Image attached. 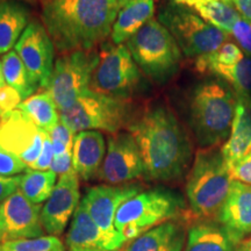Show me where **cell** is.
I'll return each mask as SVG.
<instances>
[{"label":"cell","instance_id":"1","mask_svg":"<svg viewBox=\"0 0 251 251\" xmlns=\"http://www.w3.org/2000/svg\"><path fill=\"white\" fill-rule=\"evenodd\" d=\"M128 130L139 146L146 179L169 183L184 177L192 162L193 146L170 108L152 106L135 118Z\"/></svg>","mask_w":251,"mask_h":251},{"label":"cell","instance_id":"2","mask_svg":"<svg viewBox=\"0 0 251 251\" xmlns=\"http://www.w3.org/2000/svg\"><path fill=\"white\" fill-rule=\"evenodd\" d=\"M121 0H47L43 26L58 51L93 50L112 34Z\"/></svg>","mask_w":251,"mask_h":251},{"label":"cell","instance_id":"3","mask_svg":"<svg viewBox=\"0 0 251 251\" xmlns=\"http://www.w3.org/2000/svg\"><path fill=\"white\" fill-rule=\"evenodd\" d=\"M231 183L233 179L220 147L198 150L186 179L188 222H219Z\"/></svg>","mask_w":251,"mask_h":251},{"label":"cell","instance_id":"4","mask_svg":"<svg viewBox=\"0 0 251 251\" xmlns=\"http://www.w3.org/2000/svg\"><path fill=\"white\" fill-rule=\"evenodd\" d=\"M236 103V93L222 81H205L194 89L188 105V117L201 148L225 144L230 135Z\"/></svg>","mask_w":251,"mask_h":251},{"label":"cell","instance_id":"5","mask_svg":"<svg viewBox=\"0 0 251 251\" xmlns=\"http://www.w3.org/2000/svg\"><path fill=\"white\" fill-rule=\"evenodd\" d=\"M180 216H186L181 197L166 188H152L122 203L114 225L126 240L133 241L156 226Z\"/></svg>","mask_w":251,"mask_h":251},{"label":"cell","instance_id":"6","mask_svg":"<svg viewBox=\"0 0 251 251\" xmlns=\"http://www.w3.org/2000/svg\"><path fill=\"white\" fill-rule=\"evenodd\" d=\"M133 112L128 99L89 90L71 107L59 112V118L75 134L84 130H102L113 135L129 128L135 120Z\"/></svg>","mask_w":251,"mask_h":251},{"label":"cell","instance_id":"7","mask_svg":"<svg viewBox=\"0 0 251 251\" xmlns=\"http://www.w3.org/2000/svg\"><path fill=\"white\" fill-rule=\"evenodd\" d=\"M135 63L157 83H165L179 69L181 50L170 31L152 18L127 41Z\"/></svg>","mask_w":251,"mask_h":251},{"label":"cell","instance_id":"8","mask_svg":"<svg viewBox=\"0 0 251 251\" xmlns=\"http://www.w3.org/2000/svg\"><path fill=\"white\" fill-rule=\"evenodd\" d=\"M158 21L170 31L181 52L190 58L212 54L229 41V34L206 23L192 8L175 1L159 11Z\"/></svg>","mask_w":251,"mask_h":251},{"label":"cell","instance_id":"9","mask_svg":"<svg viewBox=\"0 0 251 251\" xmlns=\"http://www.w3.org/2000/svg\"><path fill=\"white\" fill-rule=\"evenodd\" d=\"M142 76L125 45L103 43L99 50L90 90L114 98L128 99L139 89Z\"/></svg>","mask_w":251,"mask_h":251},{"label":"cell","instance_id":"10","mask_svg":"<svg viewBox=\"0 0 251 251\" xmlns=\"http://www.w3.org/2000/svg\"><path fill=\"white\" fill-rule=\"evenodd\" d=\"M98 59L99 52L96 50H77L67 52L56 61L47 90L59 112L71 107L90 90Z\"/></svg>","mask_w":251,"mask_h":251},{"label":"cell","instance_id":"11","mask_svg":"<svg viewBox=\"0 0 251 251\" xmlns=\"http://www.w3.org/2000/svg\"><path fill=\"white\" fill-rule=\"evenodd\" d=\"M144 177V168L136 140L120 131L108 137V149L97 178L107 185H126Z\"/></svg>","mask_w":251,"mask_h":251},{"label":"cell","instance_id":"12","mask_svg":"<svg viewBox=\"0 0 251 251\" xmlns=\"http://www.w3.org/2000/svg\"><path fill=\"white\" fill-rule=\"evenodd\" d=\"M41 211L42 206L15 191L0 203V244L45 236Z\"/></svg>","mask_w":251,"mask_h":251},{"label":"cell","instance_id":"13","mask_svg":"<svg viewBox=\"0 0 251 251\" xmlns=\"http://www.w3.org/2000/svg\"><path fill=\"white\" fill-rule=\"evenodd\" d=\"M47 136L20 109L0 117V146L23 159L28 169L39 158Z\"/></svg>","mask_w":251,"mask_h":251},{"label":"cell","instance_id":"14","mask_svg":"<svg viewBox=\"0 0 251 251\" xmlns=\"http://www.w3.org/2000/svg\"><path fill=\"white\" fill-rule=\"evenodd\" d=\"M54 46L46 27L37 20L29 23L15 45L31 81L46 90L54 70Z\"/></svg>","mask_w":251,"mask_h":251},{"label":"cell","instance_id":"15","mask_svg":"<svg viewBox=\"0 0 251 251\" xmlns=\"http://www.w3.org/2000/svg\"><path fill=\"white\" fill-rule=\"evenodd\" d=\"M142 187L137 184L98 185L86 191L81 202L96 225L107 234H119L114 221L122 203L139 194Z\"/></svg>","mask_w":251,"mask_h":251},{"label":"cell","instance_id":"16","mask_svg":"<svg viewBox=\"0 0 251 251\" xmlns=\"http://www.w3.org/2000/svg\"><path fill=\"white\" fill-rule=\"evenodd\" d=\"M79 176L76 171L63 175L52 194L41 211V220L47 234L59 236L64 233L69 220L79 205Z\"/></svg>","mask_w":251,"mask_h":251},{"label":"cell","instance_id":"17","mask_svg":"<svg viewBox=\"0 0 251 251\" xmlns=\"http://www.w3.org/2000/svg\"><path fill=\"white\" fill-rule=\"evenodd\" d=\"M127 242L121 233L112 235L101 230L80 201L72 216L65 243L68 249H92L101 251L120 250Z\"/></svg>","mask_w":251,"mask_h":251},{"label":"cell","instance_id":"18","mask_svg":"<svg viewBox=\"0 0 251 251\" xmlns=\"http://www.w3.org/2000/svg\"><path fill=\"white\" fill-rule=\"evenodd\" d=\"M219 222L236 248L251 235V185L233 180Z\"/></svg>","mask_w":251,"mask_h":251},{"label":"cell","instance_id":"19","mask_svg":"<svg viewBox=\"0 0 251 251\" xmlns=\"http://www.w3.org/2000/svg\"><path fill=\"white\" fill-rule=\"evenodd\" d=\"M188 222L171 220L129 241L125 251H183L186 243Z\"/></svg>","mask_w":251,"mask_h":251},{"label":"cell","instance_id":"20","mask_svg":"<svg viewBox=\"0 0 251 251\" xmlns=\"http://www.w3.org/2000/svg\"><path fill=\"white\" fill-rule=\"evenodd\" d=\"M106 143L98 130H84L76 134L72 147V161L76 174L83 180L98 176L105 159Z\"/></svg>","mask_w":251,"mask_h":251},{"label":"cell","instance_id":"21","mask_svg":"<svg viewBox=\"0 0 251 251\" xmlns=\"http://www.w3.org/2000/svg\"><path fill=\"white\" fill-rule=\"evenodd\" d=\"M237 96V94H236ZM228 170L251 152V98L237 96L231 131L221 147Z\"/></svg>","mask_w":251,"mask_h":251},{"label":"cell","instance_id":"22","mask_svg":"<svg viewBox=\"0 0 251 251\" xmlns=\"http://www.w3.org/2000/svg\"><path fill=\"white\" fill-rule=\"evenodd\" d=\"M155 13L153 0H130L119 11L112 28V42L122 45L151 20Z\"/></svg>","mask_w":251,"mask_h":251},{"label":"cell","instance_id":"23","mask_svg":"<svg viewBox=\"0 0 251 251\" xmlns=\"http://www.w3.org/2000/svg\"><path fill=\"white\" fill-rule=\"evenodd\" d=\"M184 251H236L221 225L215 221H193L187 228Z\"/></svg>","mask_w":251,"mask_h":251},{"label":"cell","instance_id":"24","mask_svg":"<svg viewBox=\"0 0 251 251\" xmlns=\"http://www.w3.org/2000/svg\"><path fill=\"white\" fill-rule=\"evenodd\" d=\"M29 12L17 1H2L0 4V54H7L17 45L26 29Z\"/></svg>","mask_w":251,"mask_h":251},{"label":"cell","instance_id":"25","mask_svg":"<svg viewBox=\"0 0 251 251\" xmlns=\"http://www.w3.org/2000/svg\"><path fill=\"white\" fill-rule=\"evenodd\" d=\"M200 74H209L221 78L234 89L237 96H251V57L244 56L240 62L231 65L202 64L196 65Z\"/></svg>","mask_w":251,"mask_h":251},{"label":"cell","instance_id":"26","mask_svg":"<svg viewBox=\"0 0 251 251\" xmlns=\"http://www.w3.org/2000/svg\"><path fill=\"white\" fill-rule=\"evenodd\" d=\"M18 109L24 112L37 127L46 131H49L61 120L56 102L48 91L25 99Z\"/></svg>","mask_w":251,"mask_h":251},{"label":"cell","instance_id":"27","mask_svg":"<svg viewBox=\"0 0 251 251\" xmlns=\"http://www.w3.org/2000/svg\"><path fill=\"white\" fill-rule=\"evenodd\" d=\"M56 181H57V175L55 172L28 169L25 175L21 176L19 190L30 202L41 205L47 201L52 194V191L57 184Z\"/></svg>","mask_w":251,"mask_h":251},{"label":"cell","instance_id":"28","mask_svg":"<svg viewBox=\"0 0 251 251\" xmlns=\"http://www.w3.org/2000/svg\"><path fill=\"white\" fill-rule=\"evenodd\" d=\"M1 65L6 84L14 87L21 94L23 99L29 98L37 86L31 81L27 69L18 52L15 50H11L5 54L1 57Z\"/></svg>","mask_w":251,"mask_h":251},{"label":"cell","instance_id":"29","mask_svg":"<svg viewBox=\"0 0 251 251\" xmlns=\"http://www.w3.org/2000/svg\"><path fill=\"white\" fill-rule=\"evenodd\" d=\"M192 9L206 23L213 25L227 34H230L234 24L240 18L238 12L229 0H213L206 4L198 5Z\"/></svg>","mask_w":251,"mask_h":251},{"label":"cell","instance_id":"30","mask_svg":"<svg viewBox=\"0 0 251 251\" xmlns=\"http://www.w3.org/2000/svg\"><path fill=\"white\" fill-rule=\"evenodd\" d=\"M0 251H65V246L58 236H41L0 244Z\"/></svg>","mask_w":251,"mask_h":251},{"label":"cell","instance_id":"31","mask_svg":"<svg viewBox=\"0 0 251 251\" xmlns=\"http://www.w3.org/2000/svg\"><path fill=\"white\" fill-rule=\"evenodd\" d=\"M244 52L236 43L227 41L218 50L208 55L200 56L196 58V65L202 64H220V65H231L240 62L244 57Z\"/></svg>","mask_w":251,"mask_h":251},{"label":"cell","instance_id":"32","mask_svg":"<svg viewBox=\"0 0 251 251\" xmlns=\"http://www.w3.org/2000/svg\"><path fill=\"white\" fill-rule=\"evenodd\" d=\"M47 133H48L50 140H51L54 156L63 155L68 150H71L72 147H74V141L76 134L69 129L62 121H59L55 127H52Z\"/></svg>","mask_w":251,"mask_h":251},{"label":"cell","instance_id":"33","mask_svg":"<svg viewBox=\"0 0 251 251\" xmlns=\"http://www.w3.org/2000/svg\"><path fill=\"white\" fill-rule=\"evenodd\" d=\"M27 170L28 166L23 159L0 146V176L14 177L15 175L26 172Z\"/></svg>","mask_w":251,"mask_h":251},{"label":"cell","instance_id":"34","mask_svg":"<svg viewBox=\"0 0 251 251\" xmlns=\"http://www.w3.org/2000/svg\"><path fill=\"white\" fill-rule=\"evenodd\" d=\"M230 35L234 37L246 56L251 57V21L240 15L231 28Z\"/></svg>","mask_w":251,"mask_h":251},{"label":"cell","instance_id":"35","mask_svg":"<svg viewBox=\"0 0 251 251\" xmlns=\"http://www.w3.org/2000/svg\"><path fill=\"white\" fill-rule=\"evenodd\" d=\"M23 102V97L14 87L6 84L0 90V117L19 107Z\"/></svg>","mask_w":251,"mask_h":251},{"label":"cell","instance_id":"36","mask_svg":"<svg viewBox=\"0 0 251 251\" xmlns=\"http://www.w3.org/2000/svg\"><path fill=\"white\" fill-rule=\"evenodd\" d=\"M233 180L251 185V152L229 169Z\"/></svg>","mask_w":251,"mask_h":251},{"label":"cell","instance_id":"37","mask_svg":"<svg viewBox=\"0 0 251 251\" xmlns=\"http://www.w3.org/2000/svg\"><path fill=\"white\" fill-rule=\"evenodd\" d=\"M52 159H54V149H52L51 140H50L48 135L45 141V144H43L42 151H41L39 158H37V161L29 169L37 171H48L50 170V165H51Z\"/></svg>","mask_w":251,"mask_h":251},{"label":"cell","instance_id":"38","mask_svg":"<svg viewBox=\"0 0 251 251\" xmlns=\"http://www.w3.org/2000/svg\"><path fill=\"white\" fill-rule=\"evenodd\" d=\"M50 171L55 172L56 175L63 176L74 172V161H72V149L68 150L63 155L54 156L51 165H50Z\"/></svg>","mask_w":251,"mask_h":251},{"label":"cell","instance_id":"39","mask_svg":"<svg viewBox=\"0 0 251 251\" xmlns=\"http://www.w3.org/2000/svg\"><path fill=\"white\" fill-rule=\"evenodd\" d=\"M21 176H15V177H4L0 176V203L12 196L15 191L20 187Z\"/></svg>","mask_w":251,"mask_h":251},{"label":"cell","instance_id":"40","mask_svg":"<svg viewBox=\"0 0 251 251\" xmlns=\"http://www.w3.org/2000/svg\"><path fill=\"white\" fill-rule=\"evenodd\" d=\"M241 17L251 21V0H230Z\"/></svg>","mask_w":251,"mask_h":251},{"label":"cell","instance_id":"41","mask_svg":"<svg viewBox=\"0 0 251 251\" xmlns=\"http://www.w3.org/2000/svg\"><path fill=\"white\" fill-rule=\"evenodd\" d=\"M176 4H179V5H184L187 6L190 8H194L198 5H201V4H206V2L213 1V0H174ZM230 1V0H229Z\"/></svg>","mask_w":251,"mask_h":251},{"label":"cell","instance_id":"42","mask_svg":"<svg viewBox=\"0 0 251 251\" xmlns=\"http://www.w3.org/2000/svg\"><path fill=\"white\" fill-rule=\"evenodd\" d=\"M236 251H251V236L246 238V240L238 244Z\"/></svg>","mask_w":251,"mask_h":251},{"label":"cell","instance_id":"43","mask_svg":"<svg viewBox=\"0 0 251 251\" xmlns=\"http://www.w3.org/2000/svg\"><path fill=\"white\" fill-rule=\"evenodd\" d=\"M6 85V80L4 78V74H2V65H1V59H0V90L1 87Z\"/></svg>","mask_w":251,"mask_h":251},{"label":"cell","instance_id":"44","mask_svg":"<svg viewBox=\"0 0 251 251\" xmlns=\"http://www.w3.org/2000/svg\"><path fill=\"white\" fill-rule=\"evenodd\" d=\"M68 251H101V250H92V249H77V248H71Z\"/></svg>","mask_w":251,"mask_h":251},{"label":"cell","instance_id":"45","mask_svg":"<svg viewBox=\"0 0 251 251\" xmlns=\"http://www.w3.org/2000/svg\"><path fill=\"white\" fill-rule=\"evenodd\" d=\"M121 1H124L125 4H127V2H128V1H130V0H121Z\"/></svg>","mask_w":251,"mask_h":251}]
</instances>
